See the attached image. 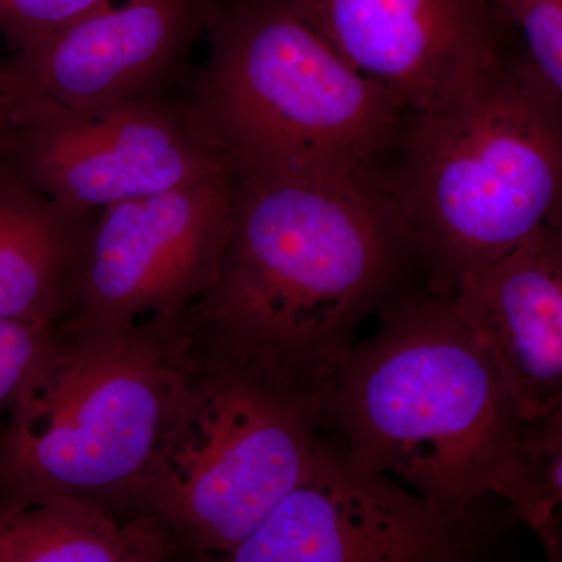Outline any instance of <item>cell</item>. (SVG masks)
<instances>
[{
	"instance_id": "cell-4",
	"label": "cell",
	"mask_w": 562,
	"mask_h": 562,
	"mask_svg": "<svg viewBox=\"0 0 562 562\" xmlns=\"http://www.w3.org/2000/svg\"><path fill=\"white\" fill-rule=\"evenodd\" d=\"M195 117L235 179L353 171L401 146L408 111L294 0H239L211 24Z\"/></svg>"
},
{
	"instance_id": "cell-2",
	"label": "cell",
	"mask_w": 562,
	"mask_h": 562,
	"mask_svg": "<svg viewBox=\"0 0 562 562\" xmlns=\"http://www.w3.org/2000/svg\"><path fill=\"white\" fill-rule=\"evenodd\" d=\"M344 357L319 403L360 468L397 476L442 512L495 495L525 420L450 299L405 295Z\"/></svg>"
},
{
	"instance_id": "cell-11",
	"label": "cell",
	"mask_w": 562,
	"mask_h": 562,
	"mask_svg": "<svg viewBox=\"0 0 562 562\" xmlns=\"http://www.w3.org/2000/svg\"><path fill=\"white\" fill-rule=\"evenodd\" d=\"M339 54L414 116L460 101L495 72L505 22L490 0H294Z\"/></svg>"
},
{
	"instance_id": "cell-17",
	"label": "cell",
	"mask_w": 562,
	"mask_h": 562,
	"mask_svg": "<svg viewBox=\"0 0 562 562\" xmlns=\"http://www.w3.org/2000/svg\"><path fill=\"white\" fill-rule=\"evenodd\" d=\"M111 0H0V36L13 52L32 49Z\"/></svg>"
},
{
	"instance_id": "cell-9",
	"label": "cell",
	"mask_w": 562,
	"mask_h": 562,
	"mask_svg": "<svg viewBox=\"0 0 562 562\" xmlns=\"http://www.w3.org/2000/svg\"><path fill=\"white\" fill-rule=\"evenodd\" d=\"M458 517L319 442L312 472L225 561L462 562L479 557Z\"/></svg>"
},
{
	"instance_id": "cell-5",
	"label": "cell",
	"mask_w": 562,
	"mask_h": 562,
	"mask_svg": "<svg viewBox=\"0 0 562 562\" xmlns=\"http://www.w3.org/2000/svg\"><path fill=\"white\" fill-rule=\"evenodd\" d=\"M188 361L179 333L52 328L0 431V503L136 506Z\"/></svg>"
},
{
	"instance_id": "cell-8",
	"label": "cell",
	"mask_w": 562,
	"mask_h": 562,
	"mask_svg": "<svg viewBox=\"0 0 562 562\" xmlns=\"http://www.w3.org/2000/svg\"><path fill=\"white\" fill-rule=\"evenodd\" d=\"M233 177L105 206L92 224L74 317L177 335L220 271Z\"/></svg>"
},
{
	"instance_id": "cell-10",
	"label": "cell",
	"mask_w": 562,
	"mask_h": 562,
	"mask_svg": "<svg viewBox=\"0 0 562 562\" xmlns=\"http://www.w3.org/2000/svg\"><path fill=\"white\" fill-rule=\"evenodd\" d=\"M220 9L217 0L106 3L0 61V117L92 113L162 92Z\"/></svg>"
},
{
	"instance_id": "cell-16",
	"label": "cell",
	"mask_w": 562,
	"mask_h": 562,
	"mask_svg": "<svg viewBox=\"0 0 562 562\" xmlns=\"http://www.w3.org/2000/svg\"><path fill=\"white\" fill-rule=\"evenodd\" d=\"M509 31L524 40L522 57L562 99V0H490Z\"/></svg>"
},
{
	"instance_id": "cell-6",
	"label": "cell",
	"mask_w": 562,
	"mask_h": 562,
	"mask_svg": "<svg viewBox=\"0 0 562 562\" xmlns=\"http://www.w3.org/2000/svg\"><path fill=\"white\" fill-rule=\"evenodd\" d=\"M319 422L308 403L190 350L140 516L199 557L227 560L312 472Z\"/></svg>"
},
{
	"instance_id": "cell-18",
	"label": "cell",
	"mask_w": 562,
	"mask_h": 562,
	"mask_svg": "<svg viewBox=\"0 0 562 562\" xmlns=\"http://www.w3.org/2000/svg\"><path fill=\"white\" fill-rule=\"evenodd\" d=\"M50 330L0 317V414L9 412L13 405Z\"/></svg>"
},
{
	"instance_id": "cell-13",
	"label": "cell",
	"mask_w": 562,
	"mask_h": 562,
	"mask_svg": "<svg viewBox=\"0 0 562 562\" xmlns=\"http://www.w3.org/2000/svg\"><path fill=\"white\" fill-rule=\"evenodd\" d=\"M95 216L70 213L0 166V317L50 330L77 314Z\"/></svg>"
},
{
	"instance_id": "cell-12",
	"label": "cell",
	"mask_w": 562,
	"mask_h": 562,
	"mask_svg": "<svg viewBox=\"0 0 562 562\" xmlns=\"http://www.w3.org/2000/svg\"><path fill=\"white\" fill-rule=\"evenodd\" d=\"M520 419L562 406V232L546 224L464 273L452 299Z\"/></svg>"
},
{
	"instance_id": "cell-3",
	"label": "cell",
	"mask_w": 562,
	"mask_h": 562,
	"mask_svg": "<svg viewBox=\"0 0 562 562\" xmlns=\"http://www.w3.org/2000/svg\"><path fill=\"white\" fill-rule=\"evenodd\" d=\"M401 146L391 190L435 297L452 299L464 273L541 225H561L562 99L522 55L414 116Z\"/></svg>"
},
{
	"instance_id": "cell-1",
	"label": "cell",
	"mask_w": 562,
	"mask_h": 562,
	"mask_svg": "<svg viewBox=\"0 0 562 562\" xmlns=\"http://www.w3.org/2000/svg\"><path fill=\"white\" fill-rule=\"evenodd\" d=\"M413 262L390 181L369 168L233 177L220 271L179 331L206 360L319 412L355 328L405 297Z\"/></svg>"
},
{
	"instance_id": "cell-7",
	"label": "cell",
	"mask_w": 562,
	"mask_h": 562,
	"mask_svg": "<svg viewBox=\"0 0 562 562\" xmlns=\"http://www.w3.org/2000/svg\"><path fill=\"white\" fill-rule=\"evenodd\" d=\"M0 166L77 214L232 176L191 103L165 91L92 113L2 116Z\"/></svg>"
},
{
	"instance_id": "cell-15",
	"label": "cell",
	"mask_w": 562,
	"mask_h": 562,
	"mask_svg": "<svg viewBox=\"0 0 562 562\" xmlns=\"http://www.w3.org/2000/svg\"><path fill=\"white\" fill-rule=\"evenodd\" d=\"M536 532L550 561L562 557V406L525 420L495 492Z\"/></svg>"
},
{
	"instance_id": "cell-14",
	"label": "cell",
	"mask_w": 562,
	"mask_h": 562,
	"mask_svg": "<svg viewBox=\"0 0 562 562\" xmlns=\"http://www.w3.org/2000/svg\"><path fill=\"white\" fill-rule=\"evenodd\" d=\"M172 541L154 520H120L95 503H0V562H157Z\"/></svg>"
}]
</instances>
